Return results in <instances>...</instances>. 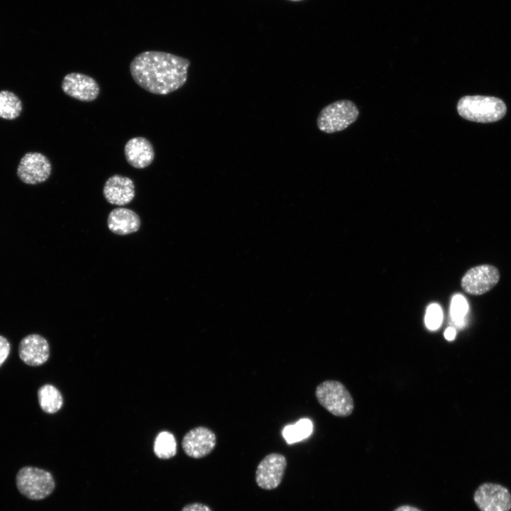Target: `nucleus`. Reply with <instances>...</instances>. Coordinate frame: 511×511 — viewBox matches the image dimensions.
<instances>
[{
	"instance_id": "nucleus-7",
	"label": "nucleus",
	"mask_w": 511,
	"mask_h": 511,
	"mask_svg": "<svg viewBox=\"0 0 511 511\" xmlns=\"http://www.w3.org/2000/svg\"><path fill=\"white\" fill-rule=\"evenodd\" d=\"M473 500L480 511H510L511 494L502 485L481 484L475 491Z\"/></svg>"
},
{
	"instance_id": "nucleus-25",
	"label": "nucleus",
	"mask_w": 511,
	"mask_h": 511,
	"mask_svg": "<svg viewBox=\"0 0 511 511\" xmlns=\"http://www.w3.org/2000/svg\"><path fill=\"white\" fill-rule=\"evenodd\" d=\"M395 511H421V510H419V509H417L416 507H412V506L404 505V506H401V507H398Z\"/></svg>"
},
{
	"instance_id": "nucleus-14",
	"label": "nucleus",
	"mask_w": 511,
	"mask_h": 511,
	"mask_svg": "<svg viewBox=\"0 0 511 511\" xmlns=\"http://www.w3.org/2000/svg\"><path fill=\"white\" fill-rule=\"evenodd\" d=\"M126 161L132 167L143 169L149 166L155 158L153 146L147 138L138 136L129 139L124 146Z\"/></svg>"
},
{
	"instance_id": "nucleus-12",
	"label": "nucleus",
	"mask_w": 511,
	"mask_h": 511,
	"mask_svg": "<svg viewBox=\"0 0 511 511\" xmlns=\"http://www.w3.org/2000/svg\"><path fill=\"white\" fill-rule=\"evenodd\" d=\"M20 359L29 366H39L45 363L50 356V346L42 336L31 334L23 337L18 348Z\"/></svg>"
},
{
	"instance_id": "nucleus-8",
	"label": "nucleus",
	"mask_w": 511,
	"mask_h": 511,
	"mask_svg": "<svg viewBox=\"0 0 511 511\" xmlns=\"http://www.w3.org/2000/svg\"><path fill=\"white\" fill-rule=\"evenodd\" d=\"M287 466L285 457L278 453H271L258 463L256 471V481L262 489L273 490L281 483Z\"/></svg>"
},
{
	"instance_id": "nucleus-18",
	"label": "nucleus",
	"mask_w": 511,
	"mask_h": 511,
	"mask_svg": "<svg viewBox=\"0 0 511 511\" xmlns=\"http://www.w3.org/2000/svg\"><path fill=\"white\" fill-rule=\"evenodd\" d=\"M312 431V421L307 418H302L293 424L285 426L282 430V436L287 443L290 444L307 438Z\"/></svg>"
},
{
	"instance_id": "nucleus-21",
	"label": "nucleus",
	"mask_w": 511,
	"mask_h": 511,
	"mask_svg": "<svg viewBox=\"0 0 511 511\" xmlns=\"http://www.w3.org/2000/svg\"><path fill=\"white\" fill-rule=\"evenodd\" d=\"M443 319V313L438 304L433 303L429 305L425 315V324L429 330L437 329Z\"/></svg>"
},
{
	"instance_id": "nucleus-24",
	"label": "nucleus",
	"mask_w": 511,
	"mask_h": 511,
	"mask_svg": "<svg viewBox=\"0 0 511 511\" xmlns=\"http://www.w3.org/2000/svg\"><path fill=\"white\" fill-rule=\"evenodd\" d=\"M444 337L448 341H452L456 337V331L453 327H449L444 331Z\"/></svg>"
},
{
	"instance_id": "nucleus-3",
	"label": "nucleus",
	"mask_w": 511,
	"mask_h": 511,
	"mask_svg": "<svg viewBox=\"0 0 511 511\" xmlns=\"http://www.w3.org/2000/svg\"><path fill=\"white\" fill-rule=\"evenodd\" d=\"M16 484L21 494L34 500L47 498L55 487L54 478L49 471L33 466H24L18 471Z\"/></svg>"
},
{
	"instance_id": "nucleus-16",
	"label": "nucleus",
	"mask_w": 511,
	"mask_h": 511,
	"mask_svg": "<svg viewBox=\"0 0 511 511\" xmlns=\"http://www.w3.org/2000/svg\"><path fill=\"white\" fill-rule=\"evenodd\" d=\"M38 400L41 410L48 414L57 412L63 405L60 392L50 384L43 385L38 389Z\"/></svg>"
},
{
	"instance_id": "nucleus-22",
	"label": "nucleus",
	"mask_w": 511,
	"mask_h": 511,
	"mask_svg": "<svg viewBox=\"0 0 511 511\" xmlns=\"http://www.w3.org/2000/svg\"><path fill=\"white\" fill-rule=\"evenodd\" d=\"M11 351V345L7 339L0 335V367L7 359Z\"/></svg>"
},
{
	"instance_id": "nucleus-13",
	"label": "nucleus",
	"mask_w": 511,
	"mask_h": 511,
	"mask_svg": "<svg viewBox=\"0 0 511 511\" xmlns=\"http://www.w3.org/2000/svg\"><path fill=\"white\" fill-rule=\"evenodd\" d=\"M103 195L111 204L123 206L129 204L135 197L133 180L126 176L114 175L106 181Z\"/></svg>"
},
{
	"instance_id": "nucleus-11",
	"label": "nucleus",
	"mask_w": 511,
	"mask_h": 511,
	"mask_svg": "<svg viewBox=\"0 0 511 511\" xmlns=\"http://www.w3.org/2000/svg\"><path fill=\"white\" fill-rule=\"evenodd\" d=\"M216 444L214 432L205 427L190 429L184 436L182 446L184 452L193 458H203L209 454Z\"/></svg>"
},
{
	"instance_id": "nucleus-17",
	"label": "nucleus",
	"mask_w": 511,
	"mask_h": 511,
	"mask_svg": "<svg viewBox=\"0 0 511 511\" xmlns=\"http://www.w3.org/2000/svg\"><path fill=\"white\" fill-rule=\"evenodd\" d=\"M23 109L21 100L13 92L0 91V118L13 120L19 116Z\"/></svg>"
},
{
	"instance_id": "nucleus-26",
	"label": "nucleus",
	"mask_w": 511,
	"mask_h": 511,
	"mask_svg": "<svg viewBox=\"0 0 511 511\" xmlns=\"http://www.w3.org/2000/svg\"><path fill=\"white\" fill-rule=\"evenodd\" d=\"M291 1H300V0H291Z\"/></svg>"
},
{
	"instance_id": "nucleus-23",
	"label": "nucleus",
	"mask_w": 511,
	"mask_h": 511,
	"mask_svg": "<svg viewBox=\"0 0 511 511\" xmlns=\"http://www.w3.org/2000/svg\"><path fill=\"white\" fill-rule=\"evenodd\" d=\"M182 511H211V510L204 504L195 502L185 505Z\"/></svg>"
},
{
	"instance_id": "nucleus-19",
	"label": "nucleus",
	"mask_w": 511,
	"mask_h": 511,
	"mask_svg": "<svg viewBox=\"0 0 511 511\" xmlns=\"http://www.w3.org/2000/svg\"><path fill=\"white\" fill-rule=\"evenodd\" d=\"M155 454L161 459H168L177 453V442L174 435L167 431L160 432L154 441Z\"/></svg>"
},
{
	"instance_id": "nucleus-5",
	"label": "nucleus",
	"mask_w": 511,
	"mask_h": 511,
	"mask_svg": "<svg viewBox=\"0 0 511 511\" xmlns=\"http://www.w3.org/2000/svg\"><path fill=\"white\" fill-rule=\"evenodd\" d=\"M358 116L355 104L349 100H339L322 109L317 117V126L324 133H332L346 128Z\"/></svg>"
},
{
	"instance_id": "nucleus-4",
	"label": "nucleus",
	"mask_w": 511,
	"mask_h": 511,
	"mask_svg": "<svg viewBox=\"0 0 511 511\" xmlns=\"http://www.w3.org/2000/svg\"><path fill=\"white\" fill-rule=\"evenodd\" d=\"M315 395L319 403L334 416L345 417L353 410L354 403L351 394L339 381H323L316 388Z\"/></svg>"
},
{
	"instance_id": "nucleus-20",
	"label": "nucleus",
	"mask_w": 511,
	"mask_h": 511,
	"mask_svg": "<svg viewBox=\"0 0 511 511\" xmlns=\"http://www.w3.org/2000/svg\"><path fill=\"white\" fill-rule=\"evenodd\" d=\"M468 310V304L466 298L460 294L455 295L451 300L450 314L453 322L458 327L466 324L465 317Z\"/></svg>"
},
{
	"instance_id": "nucleus-1",
	"label": "nucleus",
	"mask_w": 511,
	"mask_h": 511,
	"mask_svg": "<svg viewBox=\"0 0 511 511\" xmlns=\"http://www.w3.org/2000/svg\"><path fill=\"white\" fill-rule=\"evenodd\" d=\"M190 61L161 51H144L130 63L135 82L155 94L165 95L181 88L187 82Z\"/></svg>"
},
{
	"instance_id": "nucleus-10",
	"label": "nucleus",
	"mask_w": 511,
	"mask_h": 511,
	"mask_svg": "<svg viewBox=\"0 0 511 511\" xmlns=\"http://www.w3.org/2000/svg\"><path fill=\"white\" fill-rule=\"evenodd\" d=\"M61 87L67 96L85 102L95 100L100 92L99 86L94 78L79 72L66 75Z\"/></svg>"
},
{
	"instance_id": "nucleus-6",
	"label": "nucleus",
	"mask_w": 511,
	"mask_h": 511,
	"mask_svg": "<svg viewBox=\"0 0 511 511\" xmlns=\"http://www.w3.org/2000/svg\"><path fill=\"white\" fill-rule=\"evenodd\" d=\"M52 165L43 153L29 152L21 159L16 174L21 181L28 185L45 182L50 176Z\"/></svg>"
},
{
	"instance_id": "nucleus-9",
	"label": "nucleus",
	"mask_w": 511,
	"mask_h": 511,
	"mask_svg": "<svg viewBox=\"0 0 511 511\" xmlns=\"http://www.w3.org/2000/svg\"><path fill=\"white\" fill-rule=\"evenodd\" d=\"M498 270L490 265H481L468 270L461 280L464 291L480 295L490 290L499 281Z\"/></svg>"
},
{
	"instance_id": "nucleus-2",
	"label": "nucleus",
	"mask_w": 511,
	"mask_h": 511,
	"mask_svg": "<svg viewBox=\"0 0 511 511\" xmlns=\"http://www.w3.org/2000/svg\"><path fill=\"white\" fill-rule=\"evenodd\" d=\"M457 111L463 119L478 122L491 123L499 121L506 114L505 102L495 97L465 96L458 102Z\"/></svg>"
},
{
	"instance_id": "nucleus-15",
	"label": "nucleus",
	"mask_w": 511,
	"mask_h": 511,
	"mask_svg": "<svg viewBox=\"0 0 511 511\" xmlns=\"http://www.w3.org/2000/svg\"><path fill=\"white\" fill-rule=\"evenodd\" d=\"M141 219L133 210L124 207L112 209L108 215L107 226L114 233L124 236L139 230Z\"/></svg>"
}]
</instances>
